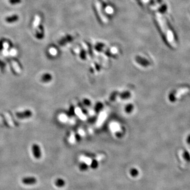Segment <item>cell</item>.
<instances>
[{
    "mask_svg": "<svg viewBox=\"0 0 190 190\" xmlns=\"http://www.w3.org/2000/svg\"><path fill=\"white\" fill-rule=\"evenodd\" d=\"M33 154L35 158L39 159L41 156V153L40 147L37 144H33L32 147Z\"/></svg>",
    "mask_w": 190,
    "mask_h": 190,
    "instance_id": "1",
    "label": "cell"
},
{
    "mask_svg": "<svg viewBox=\"0 0 190 190\" xmlns=\"http://www.w3.org/2000/svg\"><path fill=\"white\" fill-rule=\"evenodd\" d=\"M37 182L34 177H26L22 179V183L26 185H33Z\"/></svg>",
    "mask_w": 190,
    "mask_h": 190,
    "instance_id": "2",
    "label": "cell"
},
{
    "mask_svg": "<svg viewBox=\"0 0 190 190\" xmlns=\"http://www.w3.org/2000/svg\"><path fill=\"white\" fill-rule=\"evenodd\" d=\"M16 115L18 118L24 119L30 117L32 115V113L30 110H26V111H24L23 112L17 113L16 114Z\"/></svg>",
    "mask_w": 190,
    "mask_h": 190,
    "instance_id": "3",
    "label": "cell"
},
{
    "mask_svg": "<svg viewBox=\"0 0 190 190\" xmlns=\"http://www.w3.org/2000/svg\"><path fill=\"white\" fill-rule=\"evenodd\" d=\"M51 79L52 76L50 74H49V73H46V74L43 75L41 78V80L45 82L50 81H51Z\"/></svg>",
    "mask_w": 190,
    "mask_h": 190,
    "instance_id": "4",
    "label": "cell"
},
{
    "mask_svg": "<svg viewBox=\"0 0 190 190\" xmlns=\"http://www.w3.org/2000/svg\"><path fill=\"white\" fill-rule=\"evenodd\" d=\"M55 184L58 187H62L65 185V181L62 179H58L55 181Z\"/></svg>",
    "mask_w": 190,
    "mask_h": 190,
    "instance_id": "5",
    "label": "cell"
},
{
    "mask_svg": "<svg viewBox=\"0 0 190 190\" xmlns=\"http://www.w3.org/2000/svg\"><path fill=\"white\" fill-rule=\"evenodd\" d=\"M18 20V16L17 15H13L10 17H8L6 19V21L9 23H12L15 22Z\"/></svg>",
    "mask_w": 190,
    "mask_h": 190,
    "instance_id": "6",
    "label": "cell"
},
{
    "mask_svg": "<svg viewBox=\"0 0 190 190\" xmlns=\"http://www.w3.org/2000/svg\"><path fill=\"white\" fill-rule=\"evenodd\" d=\"M40 22V18L39 16L36 15L35 17V19L33 22V26L35 28H36L39 26V24Z\"/></svg>",
    "mask_w": 190,
    "mask_h": 190,
    "instance_id": "7",
    "label": "cell"
},
{
    "mask_svg": "<svg viewBox=\"0 0 190 190\" xmlns=\"http://www.w3.org/2000/svg\"><path fill=\"white\" fill-rule=\"evenodd\" d=\"M130 174L133 177H136L138 175V171L135 168H133L130 170Z\"/></svg>",
    "mask_w": 190,
    "mask_h": 190,
    "instance_id": "8",
    "label": "cell"
},
{
    "mask_svg": "<svg viewBox=\"0 0 190 190\" xmlns=\"http://www.w3.org/2000/svg\"><path fill=\"white\" fill-rule=\"evenodd\" d=\"M80 160L83 161L86 164H87V165H90L91 161H92L90 158H88V157H81Z\"/></svg>",
    "mask_w": 190,
    "mask_h": 190,
    "instance_id": "9",
    "label": "cell"
},
{
    "mask_svg": "<svg viewBox=\"0 0 190 190\" xmlns=\"http://www.w3.org/2000/svg\"><path fill=\"white\" fill-rule=\"evenodd\" d=\"M88 167V165L87 164H86L85 163H81L79 165V168H80V170L81 171H85L87 170Z\"/></svg>",
    "mask_w": 190,
    "mask_h": 190,
    "instance_id": "10",
    "label": "cell"
},
{
    "mask_svg": "<svg viewBox=\"0 0 190 190\" xmlns=\"http://www.w3.org/2000/svg\"><path fill=\"white\" fill-rule=\"evenodd\" d=\"M91 167L94 168V169H95L98 166V161L97 160H93V161H91Z\"/></svg>",
    "mask_w": 190,
    "mask_h": 190,
    "instance_id": "11",
    "label": "cell"
},
{
    "mask_svg": "<svg viewBox=\"0 0 190 190\" xmlns=\"http://www.w3.org/2000/svg\"><path fill=\"white\" fill-rule=\"evenodd\" d=\"M21 0H10V3L12 4H17L21 2Z\"/></svg>",
    "mask_w": 190,
    "mask_h": 190,
    "instance_id": "12",
    "label": "cell"
}]
</instances>
